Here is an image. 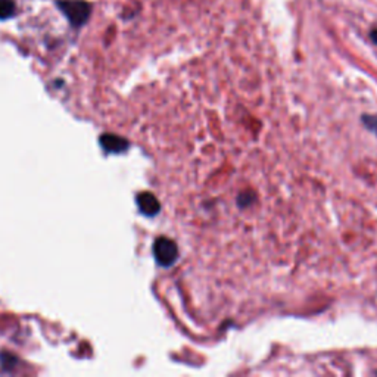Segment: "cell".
Returning a JSON list of instances; mask_svg holds the SVG:
<instances>
[{
    "mask_svg": "<svg viewBox=\"0 0 377 377\" xmlns=\"http://www.w3.org/2000/svg\"><path fill=\"white\" fill-rule=\"evenodd\" d=\"M57 6L74 28L83 27L93 10L86 0H57Z\"/></svg>",
    "mask_w": 377,
    "mask_h": 377,
    "instance_id": "1",
    "label": "cell"
},
{
    "mask_svg": "<svg viewBox=\"0 0 377 377\" xmlns=\"http://www.w3.org/2000/svg\"><path fill=\"white\" fill-rule=\"evenodd\" d=\"M155 260L164 269H168L179 260V248L175 242L168 238H158L153 243Z\"/></svg>",
    "mask_w": 377,
    "mask_h": 377,
    "instance_id": "2",
    "label": "cell"
},
{
    "mask_svg": "<svg viewBox=\"0 0 377 377\" xmlns=\"http://www.w3.org/2000/svg\"><path fill=\"white\" fill-rule=\"evenodd\" d=\"M137 206L140 213L146 217L158 215L161 211V204L157 199V196L149 192H143L137 195Z\"/></svg>",
    "mask_w": 377,
    "mask_h": 377,
    "instance_id": "3",
    "label": "cell"
},
{
    "mask_svg": "<svg viewBox=\"0 0 377 377\" xmlns=\"http://www.w3.org/2000/svg\"><path fill=\"white\" fill-rule=\"evenodd\" d=\"M101 146L106 153H123L130 148V143L115 135H104L101 137Z\"/></svg>",
    "mask_w": 377,
    "mask_h": 377,
    "instance_id": "4",
    "label": "cell"
},
{
    "mask_svg": "<svg viewBox=\"0 0 377 377\" xmlns=\"http://www.w3.org/2000/svg\"><path fill=\"white\" fill-rule=\"evenodd\" d=\"M17 2L15 0H0V21H6L15 17Z\"/></svg>",
    "mask_w": 377,
    "mask_h": 377,
    "instance_id": "5",
    "label": "cell"
},
{
    "mask_svg": "<svg viewBox=\"0 0 377 377\" xmlns=\"http://www.w3.org/2000/svg\"><path fill=\"white\" fill-rule=\"evenodd\" d=\"M252 204H253V192L246 191V192H242L238 196V205H239V208H248Z\"/></svg>",
    "mask_w": 377,
    "mask_h": 377,
    "instance_id": "6",
    "label": "cell"
},
{
    "mask_svg": "<svg viewBox=\"0 0 377 377\" xmlns=\"http://www.w3.org/2000/svg\"><path fill=\"white\" fill-rule=\"evenodd\" d=\"M362 123L377 136V115H362Z\"/></svg>",
    "mask_w": 377,
    "mask_h": 377,
    "instance_id": "7",
    "label": "cell"
},
{
    "mask_svg": "<svg viewBox=\"0 0 377 377\" xmlns=\"http://www.w3.org/2000/svg\"><path fill=\"white\" fill-rule=\"evenodd\" d=\"M370 37H371L373 43H374V44H377V28H374V30L371 31V35H370Z\"/></svg>",
    "mask_w": 377,
    "mask_h": 377,
    "instance_id": "8",
    "label": "cell"
}]
</instances>
